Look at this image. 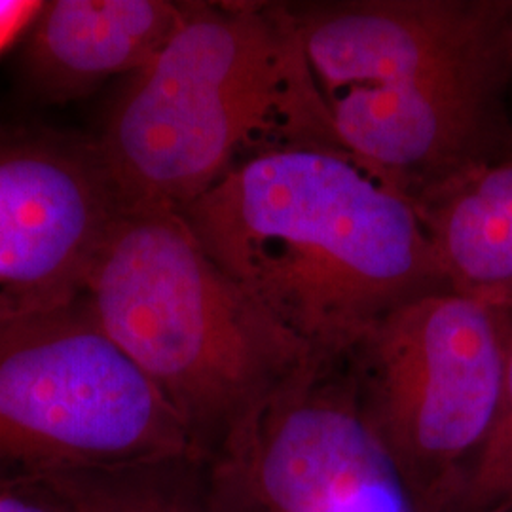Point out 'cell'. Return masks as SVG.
<instances>
[{"label": "cell", "instance_id": "1", "mask_svg": "<svg viewBox=\"0 0 512 512\" xmlns=\"http://www.w3.org/2000/svg\"><path fill=\"white\" fill-rule=\"evenodd\" d=\"M179 213L317 361H344L385 315L450 289L416 202L342 148L262 150Z\"/></svg>", "mask_w": 512, "mask_h": 512}, {"label": "cell", "instance_id": "2", "mask_svg": "<svg viewBox=\"0 0 512 512\" xmlns=\"http://www.w3.org/2000/svg\"><path fill=\"white\" fill-rule=\"evenodd\" d=\"M338 147L412 202L509 156L511 2L287 4Z\"/></svg>", "mask_w": 512, "mask_h": 512}, {"label": "cell", "instance_id": "3", "mask_svg": "<svg viewBox=\"0 0 512 512\" xmlns=\"http://www.w3.org/2000/svg\"><path fill=\"white\" fill-rule=\"evenodd\" d=\"M298 143L338 147L287 4L188 2L95 147L124 205L183 211L243 160Z\"/></svg>", "mask_w": 512, "mask_h": 512}, {"label": "cell", "instance_id": "4", "mask_svg": "<svg viewBox=\"0 0 512 512\" xmlns=\"http://www.w3.org/2000/svg\"><path fill=\"white\" fill-rule=\"evenodd\" d=\"M84 298L203 459L317 361L220 270L179 211L124 205Z\"/></svg>", "mask_w": 512, "mask_h": 512}, {"label": "cell", "instance_id": "5", "mask_svg": "<svg viewBox=\"0 0 512 512\" xmlns=\"http://www.w3.org/2000/svg\"><path fill=\"white\" fill-rule=\"evenodd\" d=\"M509 306L444 289L399 306L344 359L366 420L431 512H454L494 425Z\"/></svg>", "mask_w": 512, "mask_h": 512}, {"label": "cell", "instance_id": "6", "mask_svg": "<svg viewBox=\"0 0 512 512\" xmlns=\"http://www.w3.org/2000/svg\"><path fill=\"white\" fill-rule=\"evenodd\" d=\"M175 456L202 458L84 296L0 325V486Z\"/></svg>", "mask_w": 512, "mask_h": 512}, {"label": "cell", "instance_id": "7", "mask_svg": "<svg viewBox=\"0 0 512 512\" xmlns=\"http://www.w3.org/2000/svg\"><path fill=\"white\" fill-rule=\"evenodd\" d=\"M203 469L211 512H431L366 420L344 361L304 368Z\"/></svg>", "mask_w": 512, "mask_h": 512}, {"label": "cell", "instance_id": "8", "mask_svg": "<svg viewBox=\"0 0 512 512\" xmlns=\"http://www.w3.org/2000/svg\"><path fill=\"white\" fill-rule=\"evenodd\" d=\"M122 207L95 145H0V325L80 300Z\"/></svg>", "mask_w": 512, "mask_h": 512}, {"label": "cell", "instance_id": "9", "mask_svg": "<svg viewBox=\"0 0 512 512\" xmlns=\"http://www.w3.org/2000/svg\"><path fill=\"white\" fill-rule=\"evenodd\" d=\"M188 2L52 0L33 21L27 69L55 99L141 71L177 31Z\"/></svg>", "mask_w": 512, "mask_h": 512}, {"label": "cell", "instance_id": "10", "mask_svg": "<svg viewBox=\"0 0 512 512\" xmlns=\"http://www.w3.org/2000/svg\"><path fill=\"white\" fill-rule=\"evenodd\" d=\"M416 205L446 285L512 306V154L440 184Z\"/></svg>", "mask_w": 512, "mask_h": 512}, {"label": "cell", "instance_id": "11", "mask_svg": "<svg viewBox=\"0 0 512 512\" xmlns=\"http://www.w3.org/2000/svg\"><path fill=\"white\" fill-rule=\"evenodd\" d=\"M12 484L33 490L57 512H211L198 456L46 473Z\"/></svg>", "mask_w": 512, "mask_h": 512}, {"label": "cell", "instance_id": "12", "mask_svg": "<svg viewBox=\"0 0 512 512\" xmlns=\"http://www.w3.org/2000/svg\"><path fill=\"white\" fill-rule=\"evenodd\" d=\"M454 512H512V306L501 403Z\"/></svg>", "mask_w": 512, "mask_h": 512}, {"label": "cell", "instance_id": "13", "mask_svg": "<svg viewBox=\"0 0 512 512\" xmlns=\"http://www.w3.org/2000/svg\"><path fill=\"white\" fill-rule=\"evenodd\" d=\"M42 6L37 0H0V52L33 25Z\"/></svg>", "mask_w": 512, "mask_h": 512}, {"label": "cell", "instance_id": "14", "mask_svg": "<svg viewBox=\"0 0 512 512\" xmlns=\"http://www.w3.org/2000/svg\"><path fill=\"white\" fill-rule=\"evenodd\" d=\"M0 512H57L33 490L21 484L0 486Z\"/></svg>", "mask_w": 512, "mask_h": 512}, {"label": "cell", "instance_id": "15", "mask_svg": "<svg viewBox=\"0 0 512 512\" xmlns=\"http://www.w3.org/2000/svg\"><path fill=\"white\" fill-rule=\"evenodd\" d=\"M511 44H512V2H511Z\"/></svg>", "mask_w": 512, "mask_h": 512}]
</instances>
